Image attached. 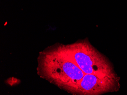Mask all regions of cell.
Returning <instances> with one entry per match:
<instances>
[{"mask_svg": "<svg viewBox=\"0 0 127 95\" xmlns=\"http://www.w3.org/2000/svg\"><path fill=\"white\" fill-rule=\"evenodd\" d=\"M37 62V72L40 77L75 95L85 74L65 54L61 44L48 47L40 52Z\"/></svg>", "mask_w": 127, "mask_h": 95, "instance_id": "6da1fadb", "label": "cell"}, {"mask_svg": "<svg viewBox=\"0 0 127 95\" xmlns=\"http://www.w3.org/2000/svg\"><path fill=\"white\" fill-rule=\"evenodd\" d=\"M65 54L85 74L115 73L107 58L95 48L87 39L69 44H61Z\"/></svg>", "mask_w": 127, "mask_h": 95, "instance_id": "7a4b0ae2", "label": "cell"}, {"mask_svg": "<svg viewBox=\"0 0 127 95\" xmlns=\"http://www.w3.org/2000/svg\"><path fill=\"white\" fill-rule=\"evenodd\" d=\"M115 73L85 74L78 86L75 95H100L115 91L118 86Z\"/></svg>", "mask_w": 127, "mask_h": 95, "instance_id": "3957f363", "label": "cell"}]
</instances>
